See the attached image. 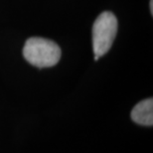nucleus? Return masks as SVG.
<instances>
[{"label":"nucleus","instance_id":"obj_3","mask_svg":"<svg viewBox=\"0 0 153 153\" xmlns=\"http://www.w3.org/2000/svg\"><path fill=\"white\" fill-rule=\"evenodd\" d=\"M131 119L141 126L153 125V100L152 98L139 102L131 111Z\"/></svg>","mask_w":153,"mask_h":153},{"label":"nucleus","instance_id":"obj_1","mask_svg":"<svg viewBox=\"0 0 153 153\" xmlns=\"http://www.w3.org/2000/svg\"><path fill=\"white\" fill-rule=\"evenodd\" d=\"M25 59L39 68L54 66L61 58V48L55 42L43 38H30L23 48Z\"/></svg>","mask_w":153,"mask_h":153},{"label":"nucleus","instance_id":"obj_4","mask_svg":"<svg viewBox=\"0 0 153 153\" xmlns=\"http://www.w3.org/2000/svg\"><path fill=\"white\" fill-rule=\"evenodd\" d=\"M150 10L151 13H153V0H150Z\"/></svg>","mask_w":153,"mask_h":153},{"label":"nucleus","instance_id":"obj_2","mask_svg":"<svg viewBox=\"0 0 153 153\" xmlns=\"http://www.w3.org/2000/svg\"><path fill=\"white\" fill-rule=\"evenodd\" d=\"M118 33V19L112 12L102 13L93 26V48L94 56L102 57L112 48Z\"/></svg>","mask_w":153,"mask_h":153}]
</instances>
